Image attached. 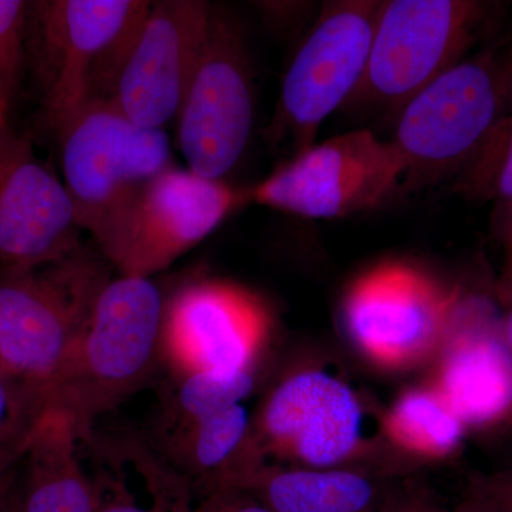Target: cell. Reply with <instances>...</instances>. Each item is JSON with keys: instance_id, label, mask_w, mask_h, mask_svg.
Listing matches in <instances>:
<instances>
[{"instance_id": "cell-1", "label": "cell", "mask_w": 512, "mask_h": 512, "mask_svg": "<svg viewBox=\"0 0 512 512\" xmlns=\"http://www.w3.org/2000/svg\"><path fill=\"white\" fill-rule=\"evenodd\" d=\"M512 116V20L414 96L396 116L402 192L434 187L493 153ZM497 173V171H495Z\"/></svg>"}, {"instance_id": "cell-2", "label": "cell", "mask_w": 512, "mask_h": 512, "mask_svg": "<svg viewBox=\"0 0 512 512\" xmlns=\"http://www.w3.org/2000/svg\"><path fill=\"white\" fill-rule=\"evenodd\" d=\"M150 8L144 0L28 2V74L50 131L87 104L113 100Z\"/></svg>"}, {"instance_id": "cell-3", "label": "cell", "mask_w": 512, "mask_h": 512, "mask_svg": "<svg viewBox=\"0 0 512 512\" xmlns=\"http://www.w3.org/2000/svg\"><path fill=\"white\" fill-rule=\"evenodd\" d=\"M501 9L480 0H384L365 74L345 109L396 119L421 90L503 28Z\"/></svg>"}, {"instance_id": "cell-4", "label": "cell", "mask_w": 512, "mask_h": 512, "mask_svg": "<svg viewBox=\"0 0 512 512\" xmlns=\"http://www.w3.org/2000/svg\"><path fill=\"white\" fill-rule=\"evenodd\" d=\"M111 268L99 248L80 244L52 264L0 275V367L52 400Z\"/></svg>"}, {"instance_id": "cell-5", "label": "cell", "mask_w": 512, "mask_h": 512, "mask_svg": "<svg viewBox=\"0 0 512 512\" xmlns=\"http://www.w3.org/2000/svg\"><path fill=\"white\" fill-rule=\"evenodd\" d=\"M165 298L151 278L119 275L104 286L64 366L52 403L90 430L151 379L161 363Z\"/></svg>"}, {"instance_id": "cell-6", "label": "cell", "mask_w": 512, "mask_h": 512, "mask_svg": "<svg viewBox=\"0 0 512 512\" xmlns=\"http://www.w3.org/2000/svg\"><path fill=\"white\" fill-rule=\"evenodd\" d=\"M63 183L82 231L94 242L138 192L174 165L164 128L138 126L113 100L94 101L57 128Z\"/></svg>"}, {"instance_id": "cell-7", "label": "cell", "mask_w": 512, "mask_h": 512, "mask_svg": "<svg viewBox=\"0 0 512 512\" xmlns=\"http://www.w3.org/2000/svg\"><path fill=\"white\" fill-rule=\"evenodd\" d=\"M382 2L323 3L282 80L266 143L291 157L316 144L319 128L356 92ZM289 157V158H291Z\"/></svg>"}, {"instance_id": "cell-8", "label": "cell", "mask_w": 512, "mask_h": 512, "mask_svg": "<svg viewBox=\"0 0 512 512\" xmlns=\"http://www.w3.org/2000/svg\"><path fill=\"white\" fill-rule=\"evenodd\" d=\"M463 291L406 262H383L357 276L342 302V325L363 359L386 372L431 362Z\"/></svg>"}, {"instance_id": "cell-9", "label": "cell", "mask_w": 512, "mask_h": 512, "mask_svg": "<svg viewBox=\"0 0 512 512\" xmlns=\"http://www.w3.org/2000/svg\"><path fill=\"white\" fill-rule=\"evenodd\" d=\"M247 204L251 188L234 187L227 180L202 177L174 164L138 192L96 247L119 275L151 278Z\"/></svg>"}, {"instance_id": "cell-10", "label": "cell", "mask_w": 512, "mask_h": 512, "mask_svg": "<svg viewBox=\"0 0 512 512\" xmlns=\"http://www.w3.org/2000/svg\"><path fill=\"white\" fill-rule=\"evenodd\" d=\"M177 144L188 170L225 180L251 140L255 87L244 28L212 6L207 36L177 117Z\"/></svg>"}, {"instance_id": "cell-11", "label": "cell", "mask_w": 512, "mask_h": 512, "mask_svg": "<svg viewBox=\"0 0 512 512\" xmlns=\"http://www.w3.org/2000/svg\"><path fill=\"white\" fill-rule=\"evenodd\" d=\"M403 158L392 140L355 130L313 144L251 188V204L336 220L373 210L402 192Z\"/></svg>"}, {"instance_id": "cell-12", "label": "cell", "mask_w": 512, "mask_h": 512, "mask_svg": "<svg viewBox=\"0 0 512 512\" xmlns=\"http://www.w3.org/2000/svg\"><path fill=\"white\" fill-rule=\"evenodd\" d=\"M272 333L274 316L258 293L227 279H192L165 299L161 363L171 379L258 370Z\"/></svg>"}, {"instance_id": "cell-13", "label": "cell", "mask_w": 512, "mask_h": 512, "mask_svg": "<svg viewBox=\"0 0 512 512\" xmlns=\"http://www.w3.org/2000/svg\"><path fill=\"white\" fill-rule=\"evenodd\" d=\"M262 457L289 466L350 467L365 454V409L350 384L319 367L286 373L254 417Z\"/></svg>"}, {"instance_id": "cell-14", "label": "cell", "mask_w": 512, "mask_h": 512, "mask_svg": "<svg viewBox=\"0 0 512 512\" xmlns=\"http://www.w3.org/2000/svg\"><path fill=\"white\" fill-rule=\"evenodd\" d=\"M63 180L13 124H0V275L32 271L79 247Z\"/></svg>"}, {"instance_id": "cell-15", "label": "cell", "mask_w": 512, "mask_h": 512, "mask_svg": "<svg viewBox=\"0 0 512 512\" xmlns=\"http://www.w3.org/2000/svg\"><path fill=\"white\" fill-rule=\"evenodd\" d=\"M211 9L202 0L151 2L113 97L138 126L164 128L177 120L204 47Z\"/></svg>"}, {"instance_id": "cell-16", "label": "cell", "mask_w": 512, "mask_h": 512, "mask_svg": "<svg viewBox=\"0 0 512 512\" xmlns=\"http://www.w3.org/2000/svg\"><path fill=\"white\" fill-rule=\"evenodd\" d=\"M433 362L430 383L468 431L512 421V352L490 302L463 292Z\"/></svg>"}, {"instance_id": "cell-17", "label": "cell", "mask_w": 512, "mask_h": 512, "mask_svg": "<svg viewBox=\"0 0 512 512\" xmlns=\"http://www.w3.org/2000/svg\"><path fill=\"white\" fill-rule=\"evenodd\" d=\"M96 512H194V490L153 444L131 431L84 440Z\"/></svg>"}, {"instance_id": "cell-18", "label": "cell", "mask_w": 512, "mask_h": 512, "mask_svg": "<svg viewBox=\"0 0 512 512\" xmlns=\"http://www.w3.org/2000/svg\"><path fill=\"white\" fill-rule=\"evenodd\" d=\"M76 417L50 403L15 460L23 512H96Z\"/></svg>"}, {"instance_id": "cell-19", "label": "cell", "mask_w": 512, "mask_h": 512, "mask_svg": "<svg viewBox=\"0 0 512 512\" xmlns=\"http://www.w3.org/2000/svg\"><path fill=\"white\" fill-rule=\"evenodd\" d=\"M160 451L201 494L238 488L266 463L244 404L164 437Z\"/></svg>"}, {"instance_id": "cell-20", "label": "cell", "mask_w": 512, "mask_h": 512, "mask_svg": "<svg viewBox=\"0 0 512 512\" xmlns=\"http://www.w3.org/2000/svg\"><path fill=\"white\" fill-rule=\"evenodd\" d=\"M238 488L274 512H383L386 504L375 478L357 467L264 463Z\"/></svg>"}, {"instance_id": "cell-21", "label": "cell", "mask_w": 512, "mask_h": 512, "mask_svg": "<svg viewBox=\"0 0 512 512\" xmlns=\"http://www.w3.org/2000/svg\"><path fill=\"white\" fill-rule=\"evenodd\" d=\"M384 440L400 453L443 461L463 447L467 427L431 383L409 387L382 419Z\"/></svg>"}, {"instance_id": "cell-22", "label": "cell", "mask_w": 512, "mask_h": 512, "mask_svg": "<svg viewBox=\"0 0 512 512\" xmlns=\"http://www.w3.org/2000/svg\"><path fill=\"white\" fill-rule=\"evenodd\" d=\"M256 373L198 372L171 379L173 389L164 406V437L244 404L254 393Z\"/></svg>"}, {"instance_id": "cell-23", "label": "cell", "mask_w": 512, "mask_h": 512, "mask_svg": "<svg viewBox=\"0 0 512 512\" xmlns=\"http://www.w3.org/2000/svg\"><path fill=\"white\" fill-rule=\"evenodd\" d=\"M50 403L49 394L0 367V473L19 456Z\"/></svg>"}, {"instance_id": "cell-24", "label": "cell", "mask_w": 512, "mask_h": 512, "mask_svg": "<svg viewBox=\"0 0 512 512\" xmlns=\"http://www.w3.org/2000/svg\"><path fill=\"white\" fill-rule=\"evenodd\" d=\"M25 0H0V124H13L28 76Z\"/></svg>"}, {"instance_id": "cell-25", "label": "cell", "mask_w": 512, "mask_h": 512, "mask_svg": "<svg viewBox=\"0 0 512 512\" xmlns=\"http://www.w3.org/2000/svg\"><path fill=\"white\" fill-rule=\"evenodd\" d=\"M490 198V234L507 251L512 247V116Z\"/></svg>"}, {"instance_id": "cell-26", "label": "cell", "mask_w": 512, "mask_h": 512, "mask_svg": "<svg viewBox=\"0 0 512 512\" xmlns=\"http://www.w3.org/2000/svg\"><path fill=\"white\" fill-rule=\"evenodd\" d=\"M467 498L485 512H512V470L474 477Z\"/></svg>"}, {"instance_id": "cell-27", "label": "cell", "mask_w": 512, "mask_h": 512, "mask_svg": "<svg viewBox=\"0 0 512 512\" xmlns=\"http://www.w3.org/2000/svg\"><path fill=\"white\" fill-rule=\"evenodd\" d=\"M194 512H274L241 488H218L201 495Z\"/></svg>"}, {"instance_id": "cell-28", "label": "cell", "mask_w": 512, "mask_h": 512, "mask_svg": "<svg viewBox=\"0 0 512 512\" xmlns=\"http://www.w3.org/2000/svg\"><path fill=\"white\" fill-rule=\"evenodd\" d=\"M495 295L500 305L501 332H503L505 343L512 352V271L503 269L497 285H495Z\"/></svg>"}, {"instance_id": "cell-29", "label": "cell", "mask_w": 512, "mask_h": 512, "mask_svg": "<svg viewBox=\"0 0 512 512\" xmlns=\"http://www.w3.org/2000/svg\"><path fill=\"white\" fill-rule=\"evenodd\" d=\"M383 512H451L439 507L427 495L404 493L387 497Z\"/></svg>"}, {"instance_id": "cell-30", "label": "cell", "mask_w": 512, "mask_h": 512, "mask_svg": "<svg viewBox=\"0 0 512 512\" xmlns=\"http://www.w3.org/2000/svg\"><path fill=\"white\" fill-rule=\"evenodd\" d=\"M0 512H23L15 461L0 473Z\"/></svg>"}, {"instance_id": "cell-31", "label": "cell", "mask_w": 512, "mask_h": 512, "mask_svg": "<svg viewBox=\"0 0 512 512\" xmlns=\"http://www.w3.org/2000/svg\"><path fill=\"white\" fill-rule=\"evenodd\" d=\"M451 512H485L481 510L480 507L476 503H473V501L468 500L466 497V500L463 501V503H460L457 505L456 508H454Z\"/></svg>"}, {"instance_id": "cell-32", "label": "cell", "mask_w": 512, "mask_h": 512, "mask_svg": "<svg viewBox=\"0 0 512 512\" xmlns=\"http://www.w3.org/2000/svg\"><path fill=\"white\" fill-rule=\"evenodd\" d=\"M505 252V261L503 269H511L512 271V247L510 249H507Z\"/></svg>"}]
</instances>
